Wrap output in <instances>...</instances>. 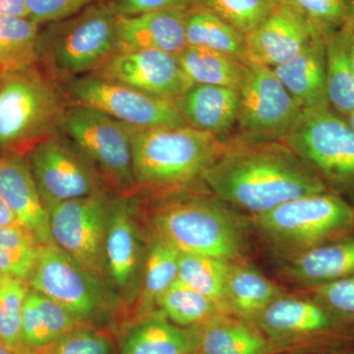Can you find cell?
Masks as SVG:
<instances>
[{
    "label": "cell",
    "mask_w": 354,
    "mask_h": 354,
    "mask_svg": "<svg viewBox=\"0 0 354 354\" xmlns=\"http://www.w3.org/2000/svg\"><path fill=\"white\" fill-rule=\"evenodd\" d=\"M202 180L221 202L253 216L290 200L330 190L285 142L276 140L230 144Z\"/></svg>",
    "instance_id": "cell-1"
},
{
    "label": "cell",
    "mask_w": 354,
    "mask_h": 354,
    "mask_svg": "<svg viewBox=\"0 0 354 354\" xmlns=\"http://www.w3.org/2000/svg\"><path fill=\"white\" fill-rule=\"evenodd\" d=\"M228 145L216 135L188 125L134 128L135 190L174 189L202 179Z\"/></svg>",
    "instance_id": "cell-2"
},
{
    "label": "cell",
    "mask_w": 354,
    "mask_h": 354,
    "mask_svg": "<svg viewBox=\"0 0 354 354\" xmlns=\"http://www.w3.org/2000/svg\"><path fill=\"white\" fill-rule=\"evenodd\" d=\"M150 234L179 252L196 254L225 262L243 260L245 221L221 200L203 197L169 200L150 214Z\"/></svg>",
    "instance_id": "cell-3"
},
{
    "label": "cell",
    "mask_w": 354,
    "mask_h": 354,
    "mask_svg": "<svg viewBox=\"0 0 354 354\" xmlns=\"http://www.w3.org/2000/svg\"><path fill=\"white\" fill-rule=\"evenodd\" d=\"M116 13L108 1L91 4L39 31L38 62L51 75L68 82L95 71L118 51Z\"/></svg>",
    "instance_id": "cell-4"
},
{
    "label": "cell",
    "mask_w": 354,
    "mask_h": 354,
    "mask_svg": "<svg viewBox=\"0 0 354 354\" xmlns=\"http://www.w3.org/2000/svg\"><path fill=\"white\" fill-rule=\"evenodd\" d=\"M64 109L57 88L34 66L4 72L0 83V150L22 156L57 136Z\"/></svg>",
    "instance_id": "cell-5"
},
{
    "label": "cell",
    "mask_w": 354,
    "mask_h": 354,
    "mask_svg": "<svg viewBox=\"0 0 354 354\" xmlns=\"http://www.w3.org/2000/svg\"><path fill=\"white\" fill-rule=\"evenodd\" d=\"M254 223L272 245L290 257L354 232V206L328 190L290 200Z\"/></svg>",
    "instance_id": "cell-6"
},
{
    "label": "cell",
    "mask_w": 354,
    "mask_h": 354,
    "mask_svg": "<svg viewBox=\"0 0 354 354\" xmlns=\"http://www.w3.org/2000/svg\"><path fill=\"white\" fill-rule=\"evenodd\" d=\"M283 140L330 191L354 197V130L348 121L330 108L302 109Z\"/></svg>",
    "instance_id": "cell-7"
},
{
    "label": "cell",
    "mask_w": 354,
    "mask_h": 354,
    "mask_svg": "<svg viewBox=\"0 0 354 354\" xmlns=\"http://www.w3.org/2000/svg\"><path fill=\"white\" fill-rule=\"evenodd\" d=\"M60 129L109 185L124 196L133 193L134 127L97 109L70 104L64 109Z\"/></svg>",
    "instance_id": "cell-8"
},
{
    "label": "cell",
    "mask_w": 354,
    "mask_h": 354,
    "mask_svg": "<svg viewBox=\"0 0 354 354\" xmlns=\"http://www.w3.org/2000/svg\"><path fill=\"white\" fill-rule=\"evenodd\" d=\"M28 283L32 290L62 305L86 325L106 320L118 307V298L113 297L109 286L53 242L41 247Z\"/></svg>",
    "instance_id": "cell-9"
},
{
    "label": "cell",
    "mask_w": 354,
    "mask_h": 354,
    "mask_svg": "<svg viewBox=\"0 0 354 354\" xmlns=\"http://www.w3.org/2000/svg\"><path fill=\"white\" fill-rule=\"evenodd\" d=\"M70 104L97 109L134 128L186 125L176 102L90 74L66 82Z\"/></svg>",
    "instance_id": "cell-10"
},
{
    "label": "cell",
    "mask_w": 354,
    "mask_h": 354,
    "mask_svg": "<svg viewBox=\"0 0 354 354\" xmlns=\"http://www.w3.org/2000/svg\"><path fill=\"white\" fill-rule=\"evenodd\" d=\"M111 203L102 191L50 209L53 243L106 286L104 239Z\"/></svg>",
    "instance_id": "cell-11"
},
{
    "label": "cell",
    "mask_w": 354,
    "mask_h": 354,
    "mask_svg": "<svg viewBox=\"0 0 354 354\" xmlns=\"http://www.w3.org/2000/svg\"><path fill=\"white\" fill-rule=\"evenodd\" d=\"M248 75L239 88L241 109L236 124L242 135L241 143L283 139L297 120L298 106L274 70L249 64Z\"/></svg>",
    "instance_id": "cell-12"
},
{
    "label": "cell",
    "mask_w": 354,
    "mask_h": 354,
    "mask_svg": "<svg viewBox=\"0 0 354 354\" xmlns=\"http://www.w3.org/2000/svg\"><path fill=\"white\" fill-rule=\"evenodd\" d=\"M30 167L48 212L60 203L102 192L94 165L57 136L30 151Z\"/></svg>",
    "instance_id": "cell-13"
},
{
    "label": "cell",
    "mask_w": 354,
    "mask_h": 354,
    "mask_svg": "<svg viewBox=\"0 0 354 354\" xmlns=\"http://www.w3.org/2000/svg\"><path fill=\"white\" fill-rule=\"evenodd\" d=\"M138 221L127 199L111 201L104 239L106 277L120 304L128 309L138 295L148 246Z\"/></svg>",
    "instance_id": "cell-14"
},
{
    "label": "cell",
    "mask_w": 354,
    "mask_h": 354,
    "mask_svg": "<svg viewBox=\"0 0 354 354\" xmlns=\"http://www.w3.org/2000/svg\"><path fill=\"white\" fill-rule=\"evenodd\" d=\"M92 74L174 102L193 85L176 55L157 50L116 51Z\"/></svg>",
    "instance_id": "cell-15"
},
{
    "label": "cell",
    "mask_w": 354,
    "mask_h": 354,
    "mask_svg": "<svg viewBox=\"0 0 354 354\" xmlns=\"http://www.w3.org/2000/svg\"><path fill=\"white\" fill-rule=\"evenodd\" d=\"M325 36L285 0L255 30L246 35L248 64L274 68L297 57L314 39Z\"/></svg>",
    "instance_id": "cell-16"
},
{
    "label": "cell",
    "mask_w": 354,
    "mask_h": 354,
    "mask_svg": "<svg viewBox=\"0 0 354 354\" xmlns=\"http://www.w3.org/2000/svg\"><path fill=\"white\" fill-rule=\"evenodd\" d=\"M259 326L274 337H315L342 339L351 337L354 326L337 318L314 298L277 297L256 317Z\"/></svg>",
    "instance_id": "cell-17"
},
{
    "label": "cell",
    "mask_w": 354,
    "mask_h": 354,
    "mask_svg": "<svg viewBox=\"0 0 354 354\" xmlns=\"http://www.w3.org/2000/svg\"><path fill=\"white\" fill-rule=\"evenodd\" d=\"M0 198L16 221L43 244L53 243L50 212L44 205L27 160L0 153Z\"/></svg>",
    "instance_id": "cell-18"
},
{
    "label": "cell",
    "mask_w": 354,
    "mask_h": 354,
    "mask_svg": "<svg viewBox=\"0 0 354 354\" xmlns=\"http://www.w3.org/2000/svg\"><path fill=\"white\" fill-rule=\"evenodd\" d=\"M118 51L157 50L178 55L186 48L184 11L118 15Z\"/></svg>",
    "instance_id": "cell-19"
},
{
    "label": "cell",
    "mask_w": 354,
    "mask_h": 354,
    "mask_svg": "<svg viewBox=\"0 0 354 354\" xmlns=\"http://www.w3.org/2000/svg\"><path fill=\"white\" fill-rule=\"evenodd\" d=\"M176 102L186 125L218 136L236 124L241 94L235 88L193 84Z\"/></svg>",
    "instance_id": "cell-20"
},
{
    "label": "cell",
    "mask_w": 354,
    "mask_h": 354,
    "mask_svg": "<svg viewBox=\"0 0 354 354\" xmlns=\"http://www.w3.org/2000/svg\"><path fill=\"white\" fill-rule=\"evenodd\" d=\"M325 36L314 39L293 59L272 68L302 109L330 108L326 84Z\"/></svg>",
    "instance_id": "cell-21"
},
{
    "label": "cell",
    "mask_w": 354,
    "mask_h": 354,
    "mask_svg": "<svg viewBox=\"0 0 354 354\" xmlns=\"http://www.w3.org/2000/svg\"><path fill=\"white\" fill-rule=\"evenodd\" d=\"M197 344V327H179L153 311L132 322L120 354H194Z\"/></svg>",
    "instance_id": "cell-22"
},
{
    "label": "cell",
    "mask_w": 354,
    "mask_h": 354,
    "mask_svg": "<svg viewBox=\"0 0 354 354\" xmlns=\"http://www.w3.org/2000/svg\"><path fill=\"white\" fill-rule=\"evenodd\" d=\"M286 271L309 288L353 277L354 232L291 256Z\"/></svg>",
    "instance_id": "cell-23"
},
{
    "label": "cell",
    "mask_w": 354,
    "mask_h": 354,
    "mask_svg": "<svg viewBox=\"0 0 354 354\" xmlns=\"http://www.w3.org/2000/svg\"><path fill=\"white\" fill-rule=\"evenodd\" d=\"M150 236L141 285L129 309L132 322L152 313L160 297L178 279L179 251L155 235Z\"/></svg>",
    "instance_id": "cell-24"
},
{
    "label": "cell",
    "mask_w": 354,
    "mask_h": 354,
    "mask_svg": "<svg viewBox=\"0 0 354 354\" xmlns=\"http://www.w3.org/2000/svg\"><path fill=\"white\" fill-rule=\"evenodd\" d=\"M81 325L86 324L62 305L30 290L22 317V337L26 348L39 353L62 335Z\"/></svg>",
    "instance_id": "cell-25"
},
{
    "label": "cell",
    "mask_w": 354,
    "mask_h": 354,
    "mask_svg": "<svg viewBox=\"0 0 354 354\" xmlns=\"http://www.w3.org/2000/svg\"><path fill=\"white\" fill-rule=\"evenodd\" d=\"M196 354H266L264 337L232 314L220 313L197 327Z\"/></svg>",
    "instance_id": "cell-26"
},
{
    "label": "cell",
    "mask_w": 354,
    "mask_h": 354,
    "mask_svg": "<svg viewBox=\"0 0 354 354\" xmlns=\"http://www.w3.org/2000/svg\"><path fill=\"white\" fill-rule=\"evenodd\" d=\"M184 30L187 46L220 51L246 62L245 35L202 4L196 2L184 11Z\"/></svg>",
    "instance_id": "cell-27"
},
{
    "label": "cell",
    "mask_w": 354,
    "mask_h": 354,
    "mask_svg": "<svg viewBox=\"0 0 354 354\" xmlns=\"http://www.w3.org/2000/svg\"><path fill=\"white\" fill-rule=\"evenodd\" d=\"M176 57L187 78L200 85L239 91L250 70V65L239 58L198 46H187Z\"/></svg>",
    "instance_id": "cell-28"
},
{
    "label": "cell",
    "mask_w": 354,
    "mask_h": 354,
    "mask_svg": "<svg viewBox=\"0 0 354 354\" xmlns=\"http://www.w3.org/2000/svg\"><path fill=\"white\" fill-rule=\"evenodd\" d=\"M281 295L279 286L243 260L230 262L227 302L230 314L255 319Z\"/></svg>",
    "instance_id": "cell-29"
},
{
    "label": "cell",
    "mask_w": 354,
    "mask_h": 354,
    "mask_svg": "<svg viewBox=\"0 0 354 354\" xmlns=\"http://www.w3.org/2000/svg\"><path fill=\"white\" fill-rule=\"evenodd\" d=\"M348 28L325 36L326 84L330 106L348 116L354 111V71L348 57Z\"/></svg>",
    "instance_id": "cell-30"
},
{
    "label": "cell",
    "mask_w": 354,
    "mask_h": 354,
    "mask_svg": "<svg viewBox=\"0 0 354 354\" xmlns=\"http://www.w3.org/2000/svg\"><path fill=\"white\" fill-rule=\"evenodd\" d=\"M230 262L179 252L178 279L211 300L221 313L230 314L227 302Z\"/></svg>",
    "instance_id": "cell-31"
},
{
    "label": "cell",
    "mask_w": 354,
    "mask_h": 354,
    "mask_svg": "<svg viewBox=\"0 0 354 354\" xmlns=\"http://www.w3.org/2000/svg\"><path fill=\"white\" fill-rule=\"evenodd\" d=\"M39 24L30 18L0 16V70L17 71L38 62Z\"/></svg>",
    "instance_id": "cell-32"
},
{
    "label": "cell",
    "mask_w": 354,
    "mask_h": 354,
    "mask_svg": "<svg viewBox=\"0 0 354 354\" xmlns=\"http://www.w3.org/2000/svg\"><path fill=\"white\" fill-rule=\"evenodd\" d=\"M43 245L20 223L0 227V272L29 283Z\"/></svg>",
    "instance_id": "cell-33"
},
{
    "label": "cell",
    "mask_w": 354,
    "mask_h": 354,
    "mask_svg": "<svg viewBox=\"0 0 354 354\" xmlns=\"http://www.w3.org/2000/svg\"><path fill=\"white\" fill-rule=\"evenodd\" d=\"M160 311L174 325L195 328L221 313L211 300L177 279L158 299Z\"/></svg>",
    "instance_id": "cell-34"
},
{
    "label": "cell",
    "mask_w": 354,
    "mask_h": 354,
    "mask_svg": "<svg viewBox=\"0 0 354 354\" xmlns=\"http://www.w3.org/2000/svg\"><path fill=\"white\" fill-rule=\"evenodd\" d=\"M30 290L29 283L19 279L0 278V341L14 351H31L22 337L23 309Z\"/></svg>",
    "instance_id": "cell-35"
},
{
    "label": "cell",
    "mask_w": 354,
    "mask_h": 354,
    "mask_svg": "<svg viewBox=\"0 0 354 354\" xmlns=\"http://www.w3.org/2000/svg\"><path fill=\"white\" fill-rule=\"evenodd\" d=\"M244 35L255 30L274 10L278 0H197Z\"/></svg>",
    "instance_id": "cell-36"
},
{
    "label": "cell",
    "mask_w": 354,
    "mask_h": 354,
    "mask_svg": "<svg viewBox=\"0 0 354 354\" xmlns=\"http://www.w3.org/2000/svg\"><path fill=\"white\" fill-rule=\"evenodd\" d=\"M111 334L94 325H81L62 335L39 354H113Z\"/></svg>",
    "instance_id": "cell-37"
},
{
    "label": "cell",
    "mask_w": 354,
    "mask_h": 354,
    "mask_svg": "<svg viewBox=\"0 0 354 354\" xmlns=\"http://www.w3.org/2000/svg\"><path fill=\"white\" fill-rule=\"evenodd\" d=\"M318 31L328 34L335 27L348 25V6L339 0H285Z\"/></svg>",
    "instance_id": "cell-38"
},
{
    "label": "cell",
    "mask_w": 354,
    "mask_h": 354,
    "mask_svg": "<svg viewBox=\"0 0 354 354\" xmlns=\"http://www.w3.org/2000/svg\"><path fill=\"white\" fill-rule=\"evenodd\" d=\"M312 298L337 318L354 326V276L310 286Z\"/></svg>",
    "instance_id": "cell-39"
},
{
    "label": "cell",
    "mask_w": 354,
    "mask_h": 354,
    "mask_svg": "<svg viewBox=\"0 0 354 354\" xmlns=\"http://www.w3.org/2000/svg\"><path fill=\"white\" fill-rule=\"evenodd\" d=\"M101 0H25L30 19L38 24L55 22L80 12Z\"/></svg>",
    "instance_id": "cell-40"
},
{
    "label": "cell",
    "mask_w": 354,
    "mask_h": 354,
    "mask_svg": "<svg viewBox=\"0 0 354 354\" xmlns=\"http://www.w3.org/2000/svg\"><path fill=\"white\" fill-rule=\"evenodd\" d=\"M116 15H135L153 11H185L197 0H108Z\"/></svg>",
    "instance_id": "cell-41"
},
{
    "label": "cell",
    "mask_w": 354,
    "mask_h": 354,
    "mask_svg": "<svg viewBox=\"0 0 354 354\" xmlns=\"http://www.w3.org/2000/svg\"><path fill=\"white\" fill-rule=\"evenodd\" d=\"M0 16L29 18L25 0H0Z\"/></svg>",
    "instance_id": "cell-42"
},
{
    "label": "cell",
    "mask_w": 354,
    "mask_h": 354,
    "mask_svg": "<svg viewBox=\"0 0 354 354\" xmlns=\"http://www.w3.org/2000/svg\"><path fill=\"white\" fill-rule=\"evenodd\" d=\"M18 223L0 198V227Z\"/></svg>",
    "instance_id": "cell-43"
},
{
    "label": "cell",
    "mask_w": 354,
    "mask_h": 354,
    "mask_svg": "<svg viewBox=\"0 0 354 354\" xmlns=\"http://www.w3.org/2000/svg\"><path fill=\"white\" fill-rule=\"evenodd\" d=\"M348 57L349 60H351V67H353L354 71V29H349L348 28Z\"/></svg>",
    "instance_id": "cell-44"
},
{
    "label": "cell",
    "mask_w": 354,
    "mask_h": 354,
    "mask_svg": "<svg viewBox=\"0 0 354 354\" xmlns=\"http://www.w3.org/2000/svg\"><path fill=\"white\" fill-rule=\"evenodd\" d=\"M39 353H36V351H14V349L8 348L6 344H3L1 341H0V354H39Z\"/></svg>",
    "instance_id": "cell-45"
},
{
    "label": "cell",
    "mask_w": 354,
    "mask_h": 354,
    "mask_svg": "<svg viewBox=\"0 0 354 354\" xmlns=\"http://www.w3.org/2000/svg\"><path fill=\"white\" fill-rule=\"evenodd\" d=\"M348 23L346 27L354 29V0H348Z\"/></svg>",
    "instance_id": "cell-46"
},
{
    "label": "cell",
    "mask_w": 354,
    "mask_h": 354,
    "mask_svg": "<svg viewBox=\"0 0 354 354\" xmlns=\"http://www.w3.org/2000/svg\"><path fill=\"white\" fill-rule=\"evenodd\" d=\"M346 118H348L346 121H348V124L351 125V127H353V129L354 130V111L353 113L349 114V115L346 116Z\"/></svg>",
    "instance_id": "cell-47"
},
{
    "label": "cell",
    "mask_w": 354,
    "mask_h": 354,
    "mask_svg": "<svg viewBox=\"0 0 354 354\" xmlns=\"http://www.w3.org/2000/svg\"><path fill=\"white\" fill-rule=\"evenodd\" d=\"M2 76H3V72L0 70V83H1Z\"/></svg>",
    "instance_id": "cell-48"
},
{
    "label": "cell",
    "mask_w": 354,
    "mask_h": 354,
    "mask_svg": "<svg viewBox=\"0 0 354 354\" xmlns=\"http://www.w3.org/2000/svg\"><path fill=\"white\" fill-rule=\"evenodd\" d=\"M339 1L344 2V3L346 4V6H348V0H339Z\"/></svg>",
    "instance_id": "cell-49"
},
{
    "label": "cell",
    "mask_w": 354,
    "mask_h": 354,
    "mask_svg": "<svg viewBox=\"0 0 354 354\" xmlns=\"http://www.w3.org/2000/svg\"><path fill=\"white\" fill-rule=\"evenodd\" d=\"M339 354H354V351H349V353H339Z\"/></svg>",
    "instance_id": "cell-50"
},
{
    "label": "cell",
    "mask_w": 354,
    "mask_h": 354,
    "mask_svg": "<svg viewBox=\"0 0 354 354\" xmlns=\"http://www.w3.org/2000/svg\"><path fill=\"white\" fill-rule=\"evenodd\" d=\"M2 274L1 272H0V278H1Z\"/></svg>",
    "instance_id": "cell-51"
},
{
    "label": "cell",
    "mask_w": 354,
    "mask_h": 354,
    "mask_svg": "<svg viewBox=\"0 0 354 354\" xmlns=\"http://www.w3.org/2000/svg\"><path fill=\"white\" fill-rule=\"evenodd\" d=\"M194 354H196V353H194Z\"/></svg>",
    "instance_id": "cell-52"
}]
</instances>
